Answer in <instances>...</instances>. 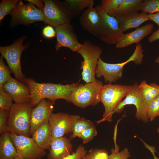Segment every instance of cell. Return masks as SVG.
Segmentation results:
<instances>
[{"instance_id":"obj_1","label":"cell","mask_w":159,"mask_h":159,"mask_svg":"<svg viewBox=\"0 0 159 159\" xmlns=\"http://www.w3.org/2000/svg\"><path fill=\"white\" fill-rule=\"evenodd\" d=\"M24 82L30 89V103L33 107L43 99H47L53 102L57 99H62L69 102L72 92L82 84L79 82L66 85L39 83L30 78H25Z\"/></svg>"},{"instance_id":"obj_2","label":"cell","mask_w":159,"mask_h":159,"mask_svg":"<svg viewBox=\"0 0 159 159\" xmlns=\"http://www.w3.org/2000/svg\"><path fill=\"white\" fill-rule=\"evenodd\" d=\"M144 50L141 44H136L134 51L126 61L120 63L110 64L103 61L99 57L95 70V76L100 78L103 76L105 82L111 83L115 82L122 77L123 67L128 63L132 61L135 65L140 64L143 60Z\"/></svg>"},{"instance_id":"obj_3","label":"cell","mask_w":159,"mask_h":159,"mask_svg":"<svg viewBox=\"0 0 159 159\" xmlns=\"http://www.w3.org/2000/svg\"><path fill=\"white\" fill-rule=\"evenodd\" d=\"M33 107L30 102L13 104L9 110L7 119L8 131L16 135L29 137Z\"/></svg>"},{"instance_id":"obj_4","label":"cell","mask_w":159,"mask_h":159,"mask_svg":"<svg viewBox=\"0 0 159 159\" xmlns=\"http://www.w3.org/2000/svg\"><path fill=\"white\" fill-rule=\"evenodd\" d=\"M132 87V85L111 83L103 85L100 92V101L104 106L105 111L102 118L96 121L97 124L105 121L112 122L115 109Z\"/></svg>"},{"instance_id":"obj_5","label":"cell","mask_w":159,"mask_h":159,"mask_svg":"<svg viewBox=\"0 0 159 159\" xmlns=\"http://www.w3.org/2000/svg\"><path fill=\"white\" fill-rule=\"evenodd\" d=\"M102 52V49L99 46L89 40L84 41L77 52L83 59L80 68L82 70V79L86 83L96 80L95 70L98 59Z\"/></svg>"},{"instance_id":"obj_6","label":"cell","mask_w":159,"mask_h":159,"mask_svg":"<svg viewBox=\"0 0 159 159\" xmlns=\"http://www.w3.org/2000/svg\"><path fill=\"white\" fill-rule=\"evenodd\" d=\"M103 86L102 81L97 80L95 82L82 84L72 92L69 102L82 108L95 105L100 102V94Z\"/></svg>"},{"instance_id":"obj_7","label":"cell","mask_w":159,"mask_h":159,"mask_svg":"<svg viewBox=\"0 0 159 159\" xmlns=\"http://www.w3.org/2000/svg\"><path fill=\"white\" fill-rule=\"evenodd\" d=\"M26 37H22L16 40L11 45L1 46L0 52L6 60L9 68L14 75L15 79L24 83L25 76L23 74L21 64V57L22 52L28 47L29 44L23 45Z\"/></svg>"},{"instance_id":"obj_8","label":"cell","mask_w":159,"mask_h":159,"mask_svg":"<svg viewBox=\"0 0 159 159\" xmlns=\"http://www.w3.org/2000/svg\"><path fill=\"white\" fill-rule=\"evenodd\" d=\"M44 7L42 11L44 22L55 27L70 23L72 16L67 4L57 0H43Z\"/></svg>"},{"instance_id":"obj_9","label":"cell","mask_w":159,"mask_h":159,"mask_svg":"<svg viewBox=\"0 0 159 159\" xmlns=\"http://www.w3.org/2000/svg\"><path fill=\"white\" fill-rule=\"evenodd\" d=\"M96 7L101 18V24L96 36L100 41L109 44L116 45L124 34L115 17L109 15L100 5Z\"/></svg>"},{"instance_id":"obj_10","label":"cell","mask_w":159,"mask_h":159,"mask_svg":"<svg viewBox=\"0 0 159 159\" xmlns=\"http://www.w3.org/2000/svg\"><path fill=\"white\" fill-rule=\"evenodd\" d=\"M10 14L11 18L10 23L13 26L19 24L27 26L36 21H44L42 11L32 4L29 2L24 4L21 0Z\"/></svg>"},{"instance_id":"obj_11","label":"cell","mask_w":159,"mask_h":159,"mask_svg":"<svg viewBox=\"0 0 159 159\" xmlns=\"http://www.w3.org/2000/svg\"><path fill=\"white\" fill-rule=\"evenodd\" d=\"M10 135L20 159H42L46 155L45 150L39 147L32 138L10 132Z\"/></svg>"},{"instance_id":"obj_12","label":"cell","mask_w":159,"mask_h":159,"mask_svg":"<svg viewBox=\"0 0 159 159\" xmlns=\"http://www.w3.org/2000/svg\"><path fill=\"white\" fill-rule=\"evenodd\" d=\"M138 84L135 82L133 85L125 96V98L118 105L114 111V113H120L127 105H133L136 108V119L146 123L149 121L147 114L148 104L142 97L138 89Z\"/></svg>"},{"instance_id":"obj_13","label":"cell","mask_w":159,"mask_h":159,"mask_svg":"<svg viewBox=\"0 0 159 159\" xmlns=\"http://www.w3.org/2000/svg\"><path fill=\"white\" fill-rule=\"evenodd\" d=\"M80 117L79 115L67 113H52L49 120L52 137L58 138L72 133L74 122Z\"/></svg>"},{"instance_id":"obj_14","label":"cell","mask_w":159,"mask_h":159,"mask_svg":"<svg viewBox=\"0 0 159 159\" xmlns=\"http://www.w3.org/2000/svg\"><path fill=\"white\" fill-rule=\"evenodd\" d=\"M57 42L56 50L62 47H65L72 51L77 52L82 46L70 23H66L55 27Z\"/></svg>"},{"instance_id":"obj_15","label":"cell","mask_w":159,"mask_h":159,"mask_svg":"<svg viewBox=\"0 0 159 159\" xmlns=\"http://www.w3.org/2000/svg\"><path fill=\"white\" fill-rule=\"evenodd\" d=\"M2 89L11 96L15 103L22 104L31 101L29 87L12 77L4 84Z\"/></svg>"},{"instance_id":"obj_16","label":"cell","mask_w":159,"mask_h":159,"mask_svg":"<svg viewBox=\"0 0 159 159\" xmlns=\"http://www.w3.org/2000/svg\"><path fill=\"white\" fill-rule=\"evenodd\" d=\"M54 102L43 99L33 108L31 114L30 135L39 126L49 121L52 113Z\"/></svg>"},{"instance_id":"obj_17","label":"cell","mask_w":159,"mask_h":159,"mask_svg":"<svg viewBox=\"0 0 159 159\" xmlns=\"http://www.w3.org/2000/svg\"><path fill=\"white\" fill-rule=\"evenodd\" d=\"M81 25L85 31L96 37L101 24V18L96 7L87 8L79 18Z\"/></svg>"},{"instance_id":"obj_18","label":"cell","mask_w":159,"mask_h":159,"mask_svg":"<svg viewBox=\"0 0 159 159\" xmlns=\"http://www.w3.org/2000/svg\"><path fill=\"white\" fill-rule=\"evenodd\" d=\"M72 150L70 139L64 137L58 138L52 137L47 159H62L72 153Z\"/></svg>"},{"instance_id":"obj_19","label":"cell","mask_w":159,"mask_h":159,"mask_svg":"<svg viewBox=\"0 0 159 159\" xmlns=\"http://www.w3.org/2000/svg\"><path fill=\"white\" fill-rule=\"evenodd\" d=\"M153 28V24H147L131 32L124 34L115 45L116 48H122L134 43H140L144 37L151 33Z\"/></svg>"},{"instance_id":"obj_20","label":"cell","mask_w":159,"mask_h":159,"mask_svg":"<svg viewBox=\"0 0 159 159\" xmlns=\"http://www.w3.org/2000/svg\"><path fill=\"white\" fill-rule=\"evenodd\" d=\"M148 14L141 12L116 16L119 27L123 32L132 28H137L142 24L149 20Z\"/></svg>"},{"instance_id":"obj_21","label":"cell","mask_w":159,"mask_h":159,"mask_svg":"<svg viewBox=\"0 0 159 159\" xmlns=\"http://www.w3.org/2000/svg\"><path fill=\"white\" fill-rule=\"evenodd\" d=\"M32 135V138L39 147L45 150H49L52 136L49 121L45 122L39 126Z\"/></svg>"},{"instance_id":"obj_22","label":"cell","mask_w":159,"mask_h":159,"mask_svg":"<svg viewBox=\"0 0 159 159\" xmlns=\"http://www.w3.org/2000/svg\"><path fill=\"white\" fill-rule=\"evenodd\" d=\"M6 131L1 134L0 137V159H12L18 156L16 149L10 135Z\"/></svg>"},{"instance_id":"obj_23","label":"cell","mask_w":159,"mask_h":159,"mask_svg":"<svg viewBox=\"0 0 159 159\" xmlns=\"http://www.w3.org/2000/svg\"><path fill=\"white\" fill-rule=\"evenodd\" d=\"M138 89L147 104L159 95V85L156 83L148 84L143 80L138 85Z\"/></svg>"},{"instance_id":"obj_24","label":"cell","mask_w":159,"mask_h":159,"mask_svg":"<svg viewBox=\"0 0 159 159\" xmlns=\"http://www.w3.org/2000/svg\"><path fill=\"white\" fill-rule=\"evenodd\" d=\"M143 0H123L114 17L131 13L140 11L139 7Z\"/></svg>"},{"instance_id":"obj_25","label":"cell","mask_w":159,"mask_h":159,"mask_svg":"<svg viewBox=\"0 0 159 159\" xmlns=\"http://www.w3.org/2000/svg\"><path fill=\"white\" fill-rule=\"evenodd\" d=\"M71 10L72 17L78 16L84 9L93 7V0H65Z\"/></svg>"},{"instance_id":"obj_26","label":"cell","mask_w":159,"mask_h":159,"mask_svg":"<svg viewBox=\"0 0 159 159\" xmlns=\"http://www.w3.org/2000/svg\"><path fill=\"white\" fill-rule=\"evenodd\" d=\"M93 125L94 123L90 120L80 117L74 124L72 134L70 136V139L78 137L80 133L84 130Z\"/></svg>"},{"instance_id":"obj_27","label":"cell","mask_w":159,"mask_h":159,"mask_svg":"<svg viewBox=\"0 0 159 159\" xmlns=\"http://www.w3.org/2000/svg\"><path fill=\"white\" fill-rule=\"evenodd\" d=\"M123 0H102L100 5L107 14L114 17Z\"/></svg>"},{"instance_id":"obj_28","label":"cell","mask_w":159,"mask_h":159,"mask_svg":"<svg viewBox=\"0 0 159 159\" xmlns=\"http://www.w3.org/2000/svg\"><path fill=\"white\" fill-rule=\"evenodd\" d=\"M19 0H3L0 4V22L4 17L11 13L19 1Z\"/></svg>"},{"instance_id":"obj_29","label":"cell","mask_w":159,"mask_h":159,"mask_svg":"<svg viewBox=\"0 0 159 159\" xmlns=\"http://www.w3.org/2000/svg\"><path fill=\"white\" fill-rule=\"evenodd\" d=\"M139 10L148 14L159 12V0H143L139 6Z\"/></svg>"},{"instance_id":"obj_30","label":"cell","mask_w":159,"mask_h":159,"mask_svg":"<svg viewBox=\"0 0 159 159\" xmlns=\"http://www.w3.org/2000/svg\"><path fill=\"white\" fill-rule=\"evenodd\" d=\"M147 114L148 119L151 121L159 117V95L148 103Z\"/></svg>"},{"instance_id":"obj_31","label":"cell","mask_w":159,"mask_h":159,"mask_svg":"<svg viewBox=\"0 0 159 159\" xmlns=\"http://www.w3.org/2000/svg\"><path fill=\"white\" fill-rule=\"evenodd\" d=\"M108 152L104 149H92L84 156L82 159H108Z\"/></svg>"},{"instance_id":"obj_32","label":"cell","mask_w":159,"mask_h":159,"mask_svg":"<svg viewBox=\"0 0 159 159\" xmlns=\"http://www.w3.org/2000/svg\"><path fill=\"white\" fill-rule=\"evenodd\" d=\"M3 57H0V89L2 88L4 84L12 77L11 75V72L5 65L3 61Z\"/></svg>"},{"instance_id":"obj_33","label":"cell","mask_w":159,"mask_h":159,"mask_svg":"<svg viewBox=\"0 0 159 159\" xmlns=\"http://www.w3.org/2000/svg\"><path fill=\"white\" fill-rule=\"evenodd\" d=\"M97 134V130L94 125L84 130L78 137L81 139L83 144H85L91 140Z\"/></svg>"},{"instance_id":"obj_34","label":"cell","mask_w":159,"mask_h":159,"mask_svg":"<svg viewBox=\"0 0 159 159\" xmlns=\"http://www.w3.org/2000/svg\"><path fill=\"white\" fill-rule=\"evenodd\" d=\"M13 100L11 96L4 91L1 88L0 89V109L9 110L13 103Z\"/></svg>"},{"instance_id":"obj_35","label":"cell","mask_w":159,"mask_h":159,"mask_svg":"<svg viewBox=\"0 0 159 159\" xmlns=\"http://www.w3.org/2000/svg\"><path fill=\"white\" fill-rule=\"evenodd\" d=\"M111 153L109 155L108 159H128L131 156L127 148H125L120 152L113 148L111 150Z\"/></svg>"},{"instance_id":"obj_36","label":"cell","mask_w":159,"mask_h":159,"mask_svg":"<svg viewBox=\"0 0 159 159\" xmlns=\"http://www.w3.org/2000/svg\"><path fill=\"white\" fill-rule=\"evenodd\" d=\"M87 152L85 148L80 145L77 148L74 152L62 159H82Z\"/></svg>"},{"instance_id":"obj_37","label":"cell","mask_w":159,"mask_h":159,"mask_svg":"<svg viewBox=\"0 0 159 159\" xmlns=\"http://www.w3.org/2000/svg\"><path fill=\"white\" fill-rule=\"evenodd\" d=\"M9 111L0 109V134L8 131L7 122Z\"/></svg>"},{"instance_id":"obj_38","label":"cell","mask_w":159,"mask_h":159,"mask_svg":"<svg viewBox=\"0 0 159 159\" xmlns=\"http://www.w3.org/2000/svg\"><path fill=\"white\" fill-rule=\"evenodd\" d=\"M42 34L45 38L51 39L56 36V32L52 26L47 25L44 27L42 30Z\"/></svg>"},{"instance_id":"obj_39","label":"cell","mask_w":159,"mask_h":159,"mask_svg":"<svg viewBox=\"0 0 159 159\" xmlns=\"http://www.w3.org/2000/svg\"><path fill=\"white\" fill-rule=\"evenodd\" d=\"M25 1L36 6L39 9L43 11L44 7V4L43 3V2L42 0H26Z\"/></svg>"},{"instance_id":"obj_40","label":"cell","mask_w":159,"mask_h":159,"mask_svg":"<svg viewBox=\"0 0 159 159\" xmlns=\"http://www.w3.org/2000/svg\"><path fill=\"white\" fill-rule=\"evenodd\" d=\"M148 17L149 20L154 22L159 27V12L148 14Z\"/></svg>"},{"instance_id":"obj_41","label":"cell","mask_w":159,"mask_h":159,"mask_svg":"<svg viewBox=\"0 0 159 159\" xmlns=\"http://www.w3.org/2000/svg\"><path fill=\"white\" fill-rule=\"evenodd\" d=\"M150 43H152L159 39V28L153 33L148 38Z\"/></svg>"},{"instance_id":"obj_42","label":"cell","mask_w":159,"mask_h":159,"mask_svg":"<svg viewBox=\"0 0 159 159\" xmlns=\"http://www.w3.org/2000/svg\"><path fill=\"white\" fill-rule=\"evenodd\" d=\"M145 146L148 149L152 154L154 159H158V158L155 155V152H156L155 147L150 146L145 143L142 140Z\"/></svg>"},{"instance_id":"obj_43","label":"cell","mask_w":159,"mask_h":159,"mask_svg":"<svg viewBox=\"0 0 159 159\" xmlns=\"http://www.w3.org/2000/svg\"><path fill=\"white\" fill-rule=\"evenodd\" d=\"M155 62L159 64V56L158 57L155 61Z\"/></svg>"},{"instance_id":"obj_44","label":"cell","mask_w":159,"mask_h":159,"mask_svg":"<svg viewBox=\"0 0 159 159\" xmlns=\"http://www.w3.org/2000/svg\"><path fill=\"white\" fill-rule=\"evenodd\" d=\"M157 131L159 135V127L157 129Z\"/></svg>"},{"instance_id":"obj_45","label":"cell","mask_w":159,"mask_h":159,"mask_svg":"<svg viewBox=\"0 0 159 159\" xmlns=\"http://www.w3.org/2000/svg\"><path fill=\"white\" fill-rule=\"evenodd\" d=\"M12 159H20L18 156Z\"/></svg>"},{"instance_id":"obj_46","label":"cell","mask_w":159,"mask_h":159,"mask_svg":"<svg viewBox=\"0 0 159 159\" xmlns=\"http://www.w3.org/2000/svg\"><path fill=\"white\" fill-rule=\"evenodd\" d=\"M158 159H159V157L158 158Z\"/></svg>"}]
</instances>
